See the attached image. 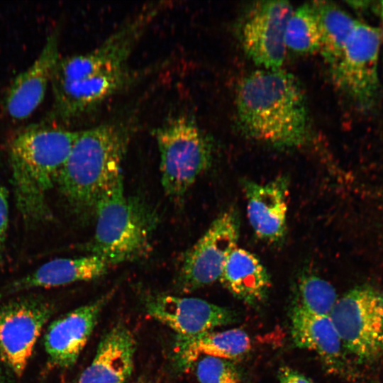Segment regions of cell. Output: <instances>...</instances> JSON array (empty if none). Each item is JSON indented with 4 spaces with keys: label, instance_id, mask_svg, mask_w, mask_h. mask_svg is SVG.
Masks as SVG:
<instances>
[{
    "label": "cell",
    "instance_id": "cell-1",
    "mask_svg": "<svg viewBox=\"0 0 383 383\" xmlns=\"http://www.w3.org/2000/svg\"><path fill=\"white\" fill-rule=\"evenodd\" d=\"M163 6L148 4L92 50L60 58L50 82V119L68 123L131 84L137 76L128 65L131 54Z\"/></svg>",
    "mask_w": 383,
    "mask_h": 383
},
{
    "label": "cell",
    "instance_id": "cell-2",
    "mask_svg": "<svg viewBox=\"0 0 383 383\" xmlns=\"http://www.w3.org/2000/svg\"><path fill=\"white\" fill-rule=\"evenodd\" d=\"M235 104L239 123L251 138L278 148L306 142V102L291 73L280 69L251 72L238 84Z\"/></svg>",
    "mask_w": 383,
    "mask_h": 383
},
{
    "label": "cell",
    "instance_id": "cell-3",
    "mask_svg": "<svg viewBox=\"0 0 383 383\" xmlns=\"http://www.w3.org/2000/svg\"><path fill=\"white\" fill-rule=\"evenodd\" d=\"M78 134L57 125L33 124L12 140L9 152L11 183L16 208L27 228L52 220L48 194L56 187Z\"/></svg>",
    "mask_w": 383,
    "mask_h": 383
},
{
    "label": "cell",
    "instance_id": "cell-4",
    "mask_svg": "<svg viewBox=\"0 0 383 383\" xmlns=\"http://www.w3.org/2000/svg\"><path fill=\"white\" fill-rule=\"evenodd\" d=\"M131 131L123 123L111 122L79 131L55 187L76 216L94 213L102 194L123 177Z\"/></svg>",
    "mask_w": 383,
    "mask_h": 383
},
{
    "label": "cell",
    "instance_id": "cell-5",
    "mask_svg": "<svg viewBox=\"0 0 383 383\" xmlns=\"http://www.w3.org/2000/svg\"><path fill=\"white\" fill-rule=\"evenodd\" d=\"M94 213L95 231L87 244L91 254L104 256L117 265L148 251L154 217L142 201L126 194L123 177L102 194Z\"/></svg>",
    "mask_w": 383,
    "mask_h": 383
},
{
    "label": "cell",
    "instance_id": "cell-6",
    "mask_svg": "<svg viewBox=\"0 0 383 383\" xmlns=\"http://www.w3.org/2000/svg\"><path fill=\"white\" fill-rule=\"evenodd\" d=\"M160 157L161 183L171 197L183 196L212 160L210 140L194 120L179 114L152 131Z\"/></svg>",
    "mask_w": 383,
    "mask_h": 383
},
{
    "label": "cell",
    "instance_id": "cell-7",
    "mask_svg": "<svg viewBox=\"0 0 383 383\" xmlns=\"http://www.w3.org/2000/svg\"><path fill=\"white\" fill-rule=\"evenodd\" d=\"M330 317L345 352L359 363L383 358V293L357 286L338 298Z\"/></svg>",
    "mask_w": 383,
    "mask_h": 383
},
{
    "label": "cell",
    "instance_id": "cell-8",
    "mask_svg": "<svg viewBox=\"0 0 383 383\" xmlns=\"http://www.w3.org/2000/svg\"><path fill=\"white\" fill-rule=\"evenodd\" d=\"M237 213L227 210L218 216L186 253L176 285L192 292L220 279L224 266L237 248L239 238Z\"/></svg>",
    "mask_w": 383,
    "mask_h": 383
},
{
    "label": "cell",
    "instance_id": "cell-9",
    "mask_svg": "<svg viewBox=\"0 0 383 383\" xmlns=\"http://www.w3.org/2000/svg\"><path fill=\"white\" fill-rule=\"evenodd\" d=\"M379 30L357 21L342 54L332 65L335 82L363 109L374 106L379 91Z\"/></svg>",
    "mask_w": 383,
    "mask_h": 383
},
{
    "label": "cell",
    "instance_id": "cell-10",
    "mask_svg": "<svg viewBox=\"0 0 383 383\" xmlns=\"http://www.w3.org/2000/svg\"><path fill=\"white\" fill-rule=\"evenodd\" d=\"M53 313L40 296H24L0 304V356L17 376L23 374L34 346Z\"/></svg>",
    "mask_w": 383,
    "mask_h": 383
},
{
    "label": "cell",
    "instance_id": "cell-11",
    "mask_svg": "<svg viewBox=\"0 0 383 383\" xmlns=\"http://www.w3.org/2000/svg\"><path fill=\"white\" fill-rule=\"evenodd\" d=\"M294 9L285 1L260 2L249 13L241 30L247 55L266 70L282 66L286 55L284 33Z\"/></svg>",
    "mask_w": 383,
    "mask_h": 383
},
{
    "label": "cell",
    "instance_id": "cell-12",
    "mask_svg": "<svg viewBox=\"0 0 383 383\" xmlns=\"http://www.w3.org/2000/svg\"><path fill=\"white\" fill-rule=\"evenodd\" d=\"M145 309L150 316L168 326L179 338L212 331L235 318L230 309L193 297L157 295L148 299Z\"/></svg>",
    "mask_w": 383,
    "mask_h": 383
},
{
    "label": "cell",
    "instance_id": "cell-13",
    "mask_svg": "<svg viewBox=\"0 0 383 383\" xmlns=\"http://www.w3.org/2000/svg\"><path fill=\"white\" fill-rule=\"evenodd\" d=\"M113 295V291H111L51 323L44 336V347L50 364L69 368L76 363L103 308Z\"/></svg>",
    "mask_w": 383,
    "mask_h": 383
},
{
    "label": "cell",
    "instance_id": "cell-14",
    "mask_svg": "<svg viewBox=\"0 0 383 383\" xmlns=\"http://www.w3.org/2000/svg\"><path fill=\"white\" fill-rule=\"evenodd\" d=\"M59 33H51L34 62L13 81L6 99L8 114L17 121L28 118L43 102L60 59Z\"/></svg>",
    "mask_w": 383,
    "mask_h": 383
},
{
    "label": "cell",
    "instance_id": "cell-15",
    "mask_svg": "<svg viewBox=\"0 0 383 383\" xmlns=\"http://www.w3.org/2000/svg\"><path fill=\"white\" fill-rule=\"evenodd\" d=\"M116 265L99 255L51 260L2 287L0 296L38 288H52L99 278Z\"/></svg>",
    "mask_w": 383,
    "mask_h": 383
},
{
    "label": "cell",
    "instance_id": "cell-16",
    "mask_svg": "<svg viewBox=\"0 0 383 383\" xmlns=\"http://www.w3.org/2000/svg\"><path fill=\"white\" fill-rule=\"evenodd\" d=\"M249 222L260 239L277 243L287 228L288 181L277 177L267 183L243 182Z\"/></svg>",
    "mask_w": 383,
    "mask_h": 383
},
{
    "label": "cell",
    "instance_id": "cell-17",
    "mask_svg": "<svg viewBox=\"0 0 383 383\" xmlns=\"http://www.w3.org/2000/svg\"><path fill=\"white\" fill-rule=\"evenodd\" d=\"M291 334L297 347L315 353L331 372H344L345 351L330 316L312 314L294 305Z\"/></svg>",
    "mask_w": 383,
    "mask_h": 383
},
{
    "label": "cell",
    "instance_id": "cell-18",
    "mask_svg": "<svg viewBox=\"0 0 383 383\" xmlns=\"http://www.w3.org/2000/svg\"><path fill=\"white\" fill-rule=\"evenodd\" d=\"M135 352L131 331L123 324H117L101 339L77 383H126L133 370Z\"/></svg>",
    "mask_w": 383,
    "mask_h": 383
},
{
    "label": "cell",
    "instance_id": "cell-19",
    "mask_svg": "<svg viewBox=\"0 0 383 383\" xmlns=\"http://www.w3.org/2000/svg\"><path fill=\"white\" fill-rule=\"evenodd\" d=\"M251 348L248 334L240 328L209 331L190 338H177L175 357L179 366L188 368L203 356L235 360Z\"/></svg>",
    "mask_w": 383,
    "mask_h": 383
},
{
    "label": "cell",
    "instance_id": "cell-20",
    "mask_svg": "<svg viewBox=\"0 0 383 383\" xmlns=\"http://www.w3.org/2000/svg\"><path fill=\"white\" fill-rule=\"evenodd\" d=\"M219 281L236 298L255 305L265 299L269 274L257 256L236 248L229 256Z\"/></svg>",
    "mask_w": 383,
    "mask_h": 383
},
{
    "label": "cell",
    "instance_id": "cell-21",
    "mask_svg": "<svg viewBox=\"0 0 383 383\" xmlns=\"http://www.w3.org/2000/svg\"><path fill=\"white\" fill-rule=\"evenodd\" d=\"M311 6L318 25L319 51L332 66L340 58L357 21L331 2L314 1Z\"/></svg>",
    "mask_w": 383,
    "mask_h": 383
},
{
    "label": "cell",
    "instance_id": "cell-22",
    "mask_svg": "<svg viewBox=\"0 0 383 383\" xmlns=\"http://www.w3.org/2000/svg\"><path fill=\"white\" fill-rule=\"evenodd\" d=\"M338 299L333 286L318 275L306 273L297 280L294 305L306 312L330 316Z\"/></svg>",
    "mask_w": 383,
    "mask_h": 383
},
{
    "label": "cell",
    "instance_id": "cell-23",
    "mask_svg": "<svg viewBox=\"0 0 383 383\" xmlns=\"http://www.w3.org/2000/svg\"><path fill=\"white\" fill-rule=\"evenodd\" d=\"M287 48L302 54L319 51L320 38L318 25L311 4L294 10L285 28Z\"/></svg>",
    "mask_w": 383,
    "mask_h": 383
},
{
    "label": "cell",
    "instance_id": "cell-24",
    "mask_svg": "<svg viewBox=\"0 0 383 383\" xmlns=\"http://www.w3.org/2000/svg\"><path fill=\"white\" fill-rule=\"evenodd\" d=\"M195 365L199 383H242L240 374L231 360L203 356Z\"/></svg>",
    "mask_w": 383,
    "mask_h": 383
},
{
    "label": "cell",
    "instance_id": "cell-25",
    "mask_svg": "<svg viewBox=\"0 0 383 383\" xmlns=\"http://www.w3.org/2000/svg\"><path fill=\"white\" fill-rule=\"evenodd\" d=\"M9 191L0 184V271L5 262L6 243L9 223Z\"/></svg>",
    "mask_w": 383,
    "mask_h": 383
},
{
    "label": "cell",
    "instance_id": "cell-26",
    "mask_svg": "<svg viewBox=\"0 0 383 383\" xmlns=\"http://www.w3.org/2000/svg\"><path fill=\"white\" fill-rule=\"evenodd\" d=\"M279 383H315L299 372L287 366L279 370Z\"/></svg>",
    "mask_w": 383,
    "mask_h": 383
},
{
    "label": "cell",
    "instance_id": "cell-27",
    "mask_svg": "<svg viewBox=\"0 0 383 383\" xmlns=\"http://www.w3.org/2000/svg\"><path fill=\"white\" fill-rule=\"evenodd\" d=\"M380 16H381L382 26H383V1H381L380 3Z\"/></svg>",
    "mask_w": 383,
    "mask_h": 383
},
{
    "label": "cell",
    "instance_id": "cell-28",
    "mask_svg": "<svg viewBox=\"0 0 383 383\" xmlns=\"http://www.w3.org/2000/svg\"><path fill=\"white\" fill-rule=\"evenodd\" d=\"M0 383H5L2 375L0 374Z\"/></svg>",
    "mask_w": 383,
    "mask_h": 383
}]
</instances>
